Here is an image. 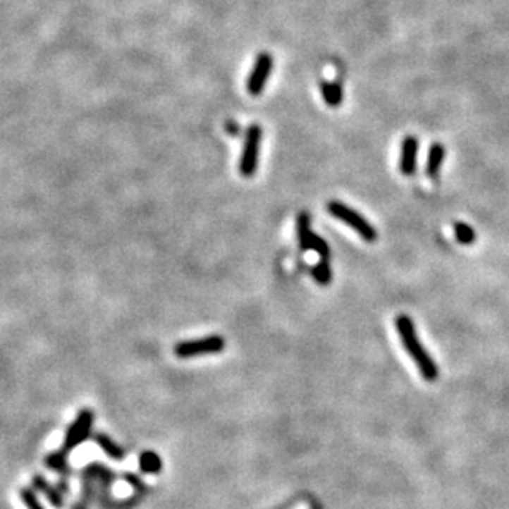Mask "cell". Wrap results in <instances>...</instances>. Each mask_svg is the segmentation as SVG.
<instances>
[{
  "mask_svg": "<svg viewBox=\"0 0 509 509\" xmlns=\"http://www.w3.org/2000/svg\"><path fill=\"white\" fill-rule=\"evenodd\" d=\"M395 328L403 348L409 352L412 361L415 362V366L419 367L422 377L429 382L436 381V379H439V367H436L434 357L427 352L424 344L420 343L419 336H417L415 324L414 321L410 319V316L398 314L395 318Z\"/></svg>",
  "mask_w": 509,
  "mask_h": 509,
  "instance_id": "1",
  "label": "cell"
},
{
  "mask_svg": "<svg viewBox=\"0 0 509 509\" xmlns=\"http://www.w3.org/2000/svg\"><path fill=\"white\" fill-rule=\"evenodd\" d=\"M328 212L333 215L334 219L341 220V222L349 225L354 232H357L361 237L366 240V242L372 243L377 240V230L372 227V223L369 222L366 217H362L357 210L350 209L349 205L343 204L339 200H329L328 202Z\"/></svg>",
  "mask_w": 509,
  "mask_h": 509,
  "instance_id": "2",
  "label": "cell"
},
{
  "mask_svg": "<svg viewBox=\"0 0 509 509\" xmlns=\"http://www.w3.org/2000/svg\"><path fill=\"white\" fill-rule=\"evenodd\" d=\"M263 131L258 124H250L245 134V142L240 157V174L243 177H253L258 171V161H260Z\"/></svg>",
  "mask_w": 509,
  "mask_h": 509,
  "instance_id": "3",
  "label": "cell"
},
{
  "mask_svg": "<svg viewBox=\"0 0 509 509\" xmlns=\"http://www.w3.org/2000/svg\"><path fill=\"white\" fill-rule=\"evenodd\" d=\"M225 349V339L219 334L207 336V338L182 341L174 345V354L180 359H190L197 355L219 354Z\"/></svg>",
  "mask_w": 509,
  "mask_h": 509,
  "instance_id": "4",
  "label": "cell"
},
{
  "mask_svg": "<svg viewBox=\"0 0 509 509\" xmlns=\"http://www.w3.org/2000/svg\"><path fill=\"white\" fill-rule=\"evenodd\" d=\"M93 420L94 415L90 409L80 410V414L76 415L73 424H71L68 427V430H66L65 441H63L65 451H68L70 453L71 450H75L76 446H80L85 440L90 439L91 429H93Z\"/></svg>",
  "mask_w": 509,
  "mask_h": 509,
  "instance_id": "5",
  "label": "cell"
},
{
  "mask_svg": "<svg viewBox=\"0 0 509 509\" xmlns=\"http://www.w3.org/2000/svg\"><path fill=\"white\" fill-rule=\"evenodd\" d=\"M273 70V56L266 51H263L257 56L255 60L253 68L250 71L248 81H247V90L252 96H258L265 90L266 81L270 78Z\"/></svg>",
  "mask_w": 509,
  "mask_h": 509,
  "instance_id": "6",
  "label": "cell"
},
{
  "mask_svg": "<svg viewBox=\"0 0 509 509\" xmlns=\"http://www.w3.org/2000/svg\"><path fill=\"white\" fill-rule=\"evenodd\" d=\"M400 151V172L403 176H412L417 171V157H419V139L407 136L402 141Z\"/></svg>",
  "mask_w": 509,
  "mask_h": 509,
  "instance_id": "7",
  "label": "cell"
},
{
  "mask_svg": "<svg viewBox=\"0 0 509 509\" xmlns=\"http://www.w3.org/2000/svg\"><path fill=\"white\" fill-rule=\"evenodd\" d=\"M32 486L35 488L38 493H42L43 496L48 499V503H50L51 506L56 509H63L65 501H63V496H61V493L54 486V484H50L45 478L40 477V474H35V477L32 478Z\"/></svg>",
  "mask_w": 509,
  "mask_h": 509,
  "instance_id": "8",
  "label": "cell"
},
{
  "mask_svg": "<svg viewBox=\"0 0 509 509\" xmlns=\"http://www.w3.org/2000/svg\"><path fill=\"white\" fill-rule=\"evenodd\" d=\"M445 156H446V149L443 144H440V142L431 144L430 151H429V157H427V167H425L427 176L431 177V179H435V177L439 176L441 166H443Z\"/></svg>",
  "mask_w": 509,
  "mask_h": 509,
  "instance_id": "9",
  "label": "cell"
},
{
  "mask_svg": "<svg viewBox=\"0 0 509 509\" xmlns=\"http://www.w3.org/2000/svg\"><path fill=\"white\" fill-rule=\"evenodd\" d=\"M296 228H298V242H300V248L302 252H308V250H311V242H313V235H314L313 230H311V217L308 212H301L298 215Z\"/></svg>",
  "mask_w": 509,
  "mask_h": 509,
  "instance_id": "10",
  "label": "cell"
},
{
  "mask_svg": "<svg viewBox=\"0 0 509 509\" xmlns=\"http://www.w3.org/2000/svg\"><path fill=\"white\" fill-rule=\"evenodd\" d=\"M319 88L323 99L326 101L328 106L338 108L339 104L343 103V86H341L338 81H321Z\"/></svg>",
  "mask_w": 509,
  "mask_h": 509,
  "instance_id": "11",
  "label": "cell"
},
{
  "mask_svg": "<svg viewBox=\"0 0 509 509\" xmlns=\"http://www.w3.org/2000/svg\"><path fill=\"white\" fill-rule=\"evenodd\" d=\"M47 467L51 470V472L61 474V477H66L70 474V465H68V451L61 448L60 451H51L50 455L45 458Z\"/></svg>",
  "mask_w": 509,
  "mask_h": 509,
  "instance_id": "12",
  "label": "cell"
},
{
  "mask_svg": "<svg viewBox=\"0 0 509 509\" xmlns=\"http://www.w3.org/2000/svg\"><path fill=\"white\" fill-rule=\"evenodd\" d=\"M139 468H141L142 473H147V474L159 473L162 470L161 456L152 450L142 451L141 456H139Z\"/></svg>",
  "mask_w": 509,
  "mask_h": 509,
  "instance_id": "13",
  "label": "cell"
},
{
  "mask_svg": "<svg viewBox=\"0 0 509 509\" xmlns=\"http://www.w3.org/2000/svg\"><path fill=\"white\" fill-rule=\"evenodd\" d=\"M94 441L101 446V450L106 453L109 458L113 460H123L124 456H126V453H124V450L119 446L116 441L109 439L108 435L104 434H94Z\"/></svg>",
  "mask_w": 509,
  "mask_h": 509,
  "instance_id": "14",
  "label": "cell"
},
{
  "mask_svg": "<svg viewBox=\"0 0 509 509\" xmlns=\"http://www.w3.org/2000/svg\"><path fill=\"white\" fill-rule=\"evenodd\" d=\"M311 275H313L318 285L328 286L331 280H333V271H331L329 260H321L319 263H316L313 270H311Z\"/></svg>",
  "mask_w": 509,
  "mask_h": 509,
  "instance_id": "15",
  "label": "cell"
},
{
  "mask_svg": "<svg viewBox=\"0 0 509 509\" xmlns=\"http://www.w3.org/2000/svg\"><path fill=\"white\" fill-rule=\"evenodd\" d=\"M453 232L456 240L462 245H473L474 240H477V233H474V230L470 227L468 223L456 222L453 225Z\"/></svg>",
  "mask_w": 509,
  "mask_h": 509,
  "instance_id": "16",
  "label": "cell"
},
{
  "mask_svg": "<svg viewBox=\"0 0 509 509\" xmlns=\"http://www.w3.org/2000/svg\"><path fill=\"white\" fill-rule=\"evenodd\" d=\"M311 250H314L316 253L319 255L321 260H329L331 257V250H329V245L326 243L324 238H321L319 235H313V242H311Z\"/></svg>",
  "mask_w": 509,
  "mask_h": 509,
  "instance_id": "17",
  "label": "cell"
},
{
  "mask_svg": "<svg viewBox=\"0 0 509 509\" xmlns=\"http://www.w3.org/2000/svg\"><path fill=\"white\" fill-rule=\"evenodd\" d=\"M20 498H22L23 504L27 506V509H45L42 506V503L38 501L35 491H33V489H30V488H22L20 489Z\"/></svg>",
  "mask_w": 509,
  "mask_h": 509,
  "instance_id": "18",
  "label": "cell"
},
{
  "mask_svg": "<svg viewBox=\"0 0 509 509\" xmlns=\"http://www.w3.org/2000/svg\"><path fill=\"white\" fill-rule=\"evenodd\" d=\"M227 131L232 133V136H235V134L238 133V126L233 121H227Z\"/></svg>",
  "mask_w": 509,
  "mask_h": 509,
  "instance_id": "19",
  "label": "cell"
}]
</instances>
